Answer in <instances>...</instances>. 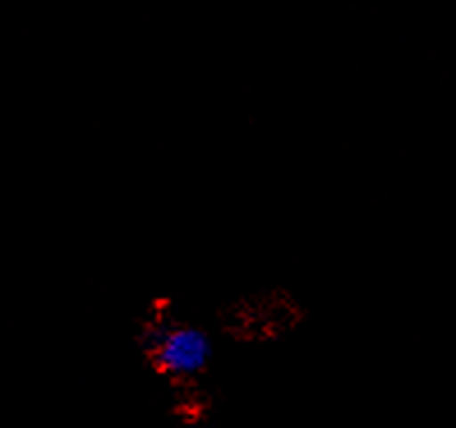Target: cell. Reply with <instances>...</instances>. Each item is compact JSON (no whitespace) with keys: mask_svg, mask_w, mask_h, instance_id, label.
<instances>
[{"mask_svg":"<svg viewBox=\"0 0 456 428\" xmlns=\"http://www.w3.org/2000/svg\"><path fill=\"white\" fill-rule=\"evenodd\" d=\"M210 355L208 336L194 327H171L155 341V362L173 376H190L206 367Z\"/></svg>","mask_w":456,"mask_h":428,"instance_id":"obj_1","label":"cell"}]
</instances>
